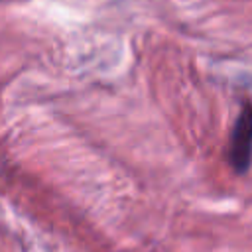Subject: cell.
I'll return each instance as SVG.
<instances>
[{
	"mask_svg": "<svg viewBox=\"0 0 252 252\" xmlns=\"http://www.w3.org/2000/svg\"><path fill=\"white\" fill-rule=\"evenodd\" d=\"M226 159L234 171L246 173L252 161V106L248 102L242 104L240 114L230 130V138L226 144Z\"/></svg>",
	"mask_w": 252,
	"mask_h": 252,
	"instance_id": "cell-1",
	"label": "cell"
}]
</instances>
